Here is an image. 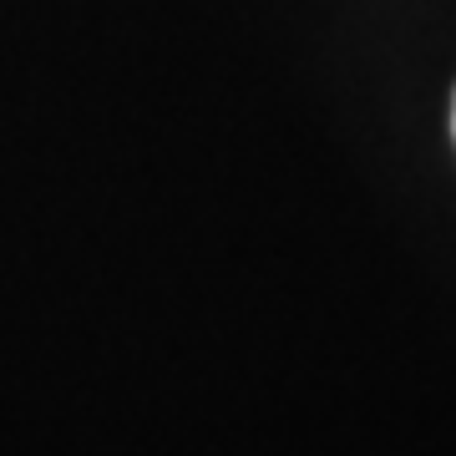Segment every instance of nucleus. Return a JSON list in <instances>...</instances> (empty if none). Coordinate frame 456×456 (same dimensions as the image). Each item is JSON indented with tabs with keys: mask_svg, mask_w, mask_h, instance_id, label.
Segmentation results:
<instances>
[{
	"mask_svg": "<svg viewBox=\"0 0 456 456\" xmlns=\"http://www.w3.org/2000/svg\"><path fill=\"white\" fill-rule=\"evenodd\" d=\"M452 132H456V102H452Z\"/></svg>",
	"mask_w": 456,
	"mask_h": 456,
	"instance_id": "1",
	"label": "nucleus"
}]
</instances>
